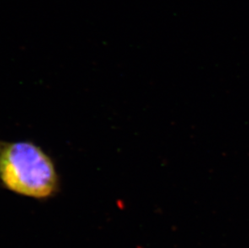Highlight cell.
<instances>
[{
    "label": "cell",
    "mask_w": 249,
    "mask_h": 248,
    "mask_svg": "<svg viewBox=\"0 0 249 248\" xmlns=\"http://www.w3.org/2000/svg\"><path fill=\"white\" fill-rule=\"evenodd\" d=\"M0 185L16 195L45 200L60 190L52 157L33 141L0 140Z\"/></svg>",
    "instance_id": "1"
}]
</instances>
